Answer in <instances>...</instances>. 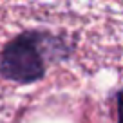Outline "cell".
<instances>
[{
  "mask_svg": "<svg viewBox=\"0 0 123 123\" xmlns=\"http://www.w3.org/2000/svg\"><path fill=\"white\" fill-rule=\"evenodd\" d=\"M116 112H118V119H116V123H123V89H119L118 92H116Z\"/></svg>",
  "mask_w": 123,
  "mask_h": 123,
  "instance_id": "obj_3",
  "label": "cell"
},
{
  "mask_svg": "<svg viewBox=\"0 0 123 123\" xmlns=\"http://www.w3.org/2000/svg\"><path fill=\"white\" fill-rule=\"evenodd\" d=\"M74 47L71 42H67L62 35H54L51 31L40 29V49L47 63H58L67 62L74 53Z\"/></svg>",
  "mask_w": 123,
  "mask_h": 123,
  "instance_id": "obj_2",
  "label": "cell"
},
{
  "mask_svg": "<svg viewBox=\"0 0 123 123\" xmlns=\"http://www.w3.org/2000/svg\"><path fill=\"white\" fill-rule=\"evenodd\" d=\"M47 74V62L40 49V29H25L0 49V78L16 85L38 83Z\"/></svg>",
  "mask_w": 123,
  "mask_h": 123,
  "instance_id": "obj_1",
  "label": "cell"
}]
</instances>
